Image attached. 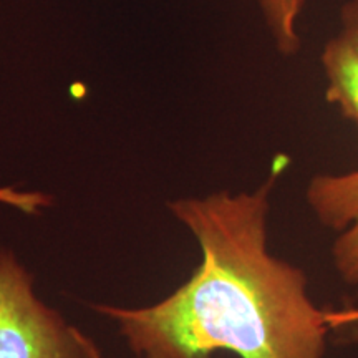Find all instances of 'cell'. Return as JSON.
<instances>
[{"mask_svg": "<svg viewBox=\"0 0 358 358\" xmlns=\"http://www.w3.org/2000/svg\"><path fill=\"white\" fill-rule=\"evenodd\" d=\"M0 204L8 206L27 216L43 213L52 204V198L40 191L19 189L15 186H0Z\"/></svg>", "mask_w": 358, "mask_h": 358, "instance_id": "cell-6", "label": "cell"}, {"mask_svg": "<svg viewBox=\"0 0 358 358\" xmlns=\"http://www.w3.org/2000/svg\"><path fill=\"white\" fill-rule=\"evenodd\" d=\"M322 66L327 77L325 98L347 120L358 123V43L338 34L325 43Z\"/></svg>", "mask_w": 358, "mask_h": 358, "instance_id": "cell-4", "label": "cell"}, {"mask_svg": "<svg viewBox=\"0 0 358 358\" xmlns=\"http://www.w3.org/2000/svg\"><path fill=\"white\" fill-rule=\"evenodd\" d=\"M342 19V35L358 43V0H348L340 12Z\"/></svg>", "mask_w": 358, "mask_h": 358, "instance_id": "cell-7", "label": "cell"}, {"mask_svg": "<svg viewBox=\"0 0 358 358\" xmlns=\"http://www.w3.org/2000/svg\"><path fill=\"white\" fill-rule=\"evenodd\" d=\"M93 358H105V357H103V353H101L100 348H96V350H95V355H93Z\"/></svg>", "mask_w": 358, "mask_h": 358, "instance_id": "cell-8", "label": "cell"}, {"mask_svg": "<svg viewBox=\"0 0 358 358\" xmlns=\"http://www.w3.org/2000/svg\"><path fill=\"white\" fill-rule=\"evenodd\" d=\"M96 343L48 307L12 249H0V358H93Z\"/></svg>", "mask_w": 358, "mask_h": 358, "instance_id": "cell-2", "label": "cell"}, {"mask_svg": "<svg viewBox=\"0 0 358 358\" xmlns=\"http://www.w3.org/2000/svg\"><path fill=\"white\" fill-rule=\"evenodd\" d=\"M289 164L275 156L254 191L178 198L168 209L198 241L201 262L181 287L143 307L93 303L136 358H324L330 315L301 267L267 245L271 192Z\"/></svg>", "mask_w": 358, "mask_h": 358, "instance_id": "cell-1", "label": "cell"}, {"mask_svg": "<svg viewBox=\"0 0 358 358\" xmlns=\"http://www.w3.org/2000/svg\"><path fill=\"white\" fill-rule=\"evenodd\" d=\"M306 199L322 226L337 232L332 261L345 284L358 285V169L342 174H317Z\"/></svg>", "mask_w": 358, "mask_h": 358, "instance_id": "cell-3", "label": "cell"}, {"mask_svg": "<svg viewBox=\"0 0 358 358\" xmlns=\"http://www.w3.org/2000/svg\"><path fill=\"white\" fill-rule=\"evenodd\" d=\"M256 3L266 19L277 52L282 55H295L302 45L297 22L306 0H256Z\"/></svg>", "mask_w": 358, "mask_h": 358, "instance_id": "cell-5", "label": "cell"}]
</instances>
